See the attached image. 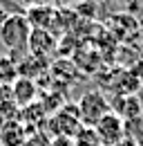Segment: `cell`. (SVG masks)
<instances>
[{
    "label": "cell",
    "mask_w": 143,
    "mask_h": 146,
    "mask_svg": "<svg viewBox=\"0 0 143 146\" xmlns=\"http://www.w3.org/2000/svg\"><path fill=\"white\" fill-rule=\"evenodd\" d=\"M7 101H14L11 99V86H0V104H7Z\"/></svg>",
    "instance_id": "9a60e30c"
},
{
    "label": "cell",
    "mask_w": 143,
    "mask_h": 146,
    "mask_svg": "<svg viewBox=\"0 0 143 146\" xmlns=\"http://www.w3.org/2000/svg\"><path fill=\"white\" fill-rule=\"evenodd\" d=\"M25 139H27V128L20 121L0 128V146H25Z\"/></svg>",
    "instance_id": "30bf717a"
},
{
    "label": "cell",
    "mask_w": 143,
    "mask_h": 146,
    "mask_svg": "<svg viewBox=\"0 0 143 146\" xmlns=\"http://www.w3.org/2000/svg\"><path fill=\"white\" fill-rule=\"evenodd\" d=\"M72 142H74V146H101V142H98V137H96L92 126H83Z\"/></svg>",
    "instance_id": "5bb4252c"
},
{
    "label": "cell",
    "mask_w": 143,
    "mask_h": 146,
    "mask_svg": "<svg viewBox=\"0 0 143 146\" xmlns=\"http://www.w3.org/2000/svg\"><path fill=\"white\" fill-rule=\"evenodd\" d=\"M18 79V61L11 56H0V86H11Z\"/></svg>",
    "instance_id": "8fae6325"
},
{
    "label": "cell",
    "mask_w": 143,
    "mask_h": 146,
    "mask_svg": "<svg viewBox=\"0 0 143 146\" xmlns=\"http://www.w3.org/2000/svg\"><path fill=\"white\" fill-rule=\"evenodd\" d=\"M76 110L83 126H94L105 112H110V101L101 90H89L76 101Z\"/></svg>",
    "instance_id": "3957f363"
},
{
    "label": "cell",
    "mask_w": 143,
    "mask_h": 146,
    "mask_svg": "<svg viewBox=\"0 0 143 146\" xmlns=\"http://www.w3.org/2000/svg\"><path fill=\"white\" fill-rule=\"evenodd\" d=\"M49 146H74V142H72L70 137H52Z\"/></svg>",
    "instance_id": "2e32d148"
},
{
    "label": "cell",
    "mask_w": 143,
    "mask_h": 146,
    "mask_svg": "<svg viewBox=\"0 0 143 146\" xmlns=\"http://www.w3.org/2000/svg\"><path fill=\"white\" fill-rule=\"evenodd\" d=\"M11 14H16V11H7V9H5V5H0V27L5 25V20L9 18Z\"/></svg>",
    "instance_id": "e0dca14e"
},
{
    "label": "cell",
    "mask_w": 143,
    "mask_h": 146,
    "mask_svg": "<svg viewBox=\"0 0 143 146\" xmlns=\"http://www.w3.org/2000/svg\"><path fill=\"white\" fill-rule=\"evenodd\" d=\"M29 34H31V25H29V20L25 18L22 11L11 14L9 18L5 20V25L0 27V40H2V45L9 52H14V54L27 50Z\"/></svg>",
    "instance_id": "6da1fadb"
},
{
    "label": "cell",
    "mask_w": 143,
    "mask_h": 146,
    "mask_svg": "<svg viewBox=\"0 0 143 146\" xmlns=\"http://www.w3.org/2000/svg\"><path fill=\"white\" fill-rule=\"evenodd\" d=\"M49 72V63L45 58H38V56L27 54L20 63H18V76H25V79H31V81H40V74Z\"/></svg>",
    "instance_id": "9c48e42d"
},
{
    "label": "cell",
    "mask_w": 143,
    "mask_h": 146,
    "mask_svg": "<svg viewBox=\"0 0 143 146\" xmlns=\"http://www.w3.org/2000/svg\"><path fill=\"white\" fill-rule=\"evenodd\" d=\"M114 146H139V144H136L134 139H130V137H123L121 142H116V144H114Z\"/></svg>",
    "instance_id": "d6986e66"
},
{
    "label": "cell",
    "mask_w": 143,
    "mask_h": 146,
    "mask_svg": "<svg viewBox=\"0 0 143 146\" xmlns=\"http://www.w3.org/2000/svg\"><path fill=\"white\" fill-rule=\"evenodd\" d=\"M56 7L52 5H38V7H27L25 18L29 20L31 29H56Z\"/></svg>",
    "instance_id": "8992f818"
},
{
    "label": "cell",
    "mask_w": 143,
    "mask_h": 146,
    "mask_svg": "<svg viewBox=\"0 0 143 146\" xmlns=\"http://www.w3.org/2000/svg\"><path fill=\"white\" fill-rule=\"evenodd\" d=\"M56 50H58V36L54 32H49V29H31L29 40H27V52L31 56H38V58L47 61V56H52Z\"/></svg>",
    "instance_id": "5b68a950"
},
{
    "label": "cell",
    "mask_w": 143,
    "mask_h": 146,
    "mask_svg": "<svg viewBox=\"0 0 143 146\" xmlns=\"http://www.w3.org/2000/svg\"><path fill=\"white\" fill-rule=\"evenodd\" d=\"M27 7H38V5H52L54 0H25Z\"/></svg>",
    "instance_id": "ac0fdd59"
},
{
    "label": "cell",
    "mask_w": 143,
    "mask_h": 146,
    "mask_svg": "<svg viewBox=\"0 0 143 146\" xmlns=\"http://www.w3.org/2000/svg\"><path fill=\"white\" fill-rule=\"evenodd\" d=\"M11 99L18 108H25L29 104H34L38 99V83L31 79H25V76H18L16 81L11 83Z\"/></svg>",
    "instance_id": "52a82bcc"
},
{
    "label": "cell",
    "mask_w": 143,
    "mask_h": 146,
    "mask_svg": "<svg viewBox=\"0 0 143 146\" xmlns=\"http://www.w3.org/2000/svg\"><path fill=\"white\" fill-rule=\"evenodd\" d=\"M125 137L134 139L139 146L143 144V115L130 119V121H125Z\"/></svg>",
    "instance_id": "4fadbf2b"
},
{
    "label": "cell",
    "mask_w": 143,
    "mask_h": 146,
    "mask_svg": "<svg viewBox=\"0 0 143 146\" xmlns=\"http://www.w3.org/2000/svg\"><path fill=\"white\" fill-rule=\"evenodd\" d=\"M14 121H20V108H18L14 101L0 104V128L9 126Z\"/></svg>",
    "instance_id": "7c38bea8"
},
{
    "label": "cell",
    "mask_w": 143,
    "mask_h": 146,
    "mask_svg": "<svg viewBox=\"0 0 143 146\" xmlns=\"http://www.w3.org/2000/svg\"><path fill=\"white\" fill-rule=\"evenodd\" d=\"M110 110L116 112L123 121H130V119L143 115V104L139 101V97H134V94H125V97H116V99L110 104Z\"/></svg>",
    "instance_id": "ba28073f"
},
{
    "label": "cell",
    "mask_w": 143,
    "mask_h": 146,
    "mask_svg": "<svg viewBox=\"0 0 143 146\" xmlns=\"http://www.w3.org/2000/svg\"><path fill=\"white\" fill-rule=\"evenodd\" d=\"M92 128H94V133H96L101 146H114L116 142H121L125 137V121L116 112H112V110L105 112Z\"/></svg>",
    "instance_id": "277c9868"
},
{
    "label": "cell",
    "mask_w": 143,
    "mask_h": 146,
    "mask_svg": "<svg viewBox=\"0 0 143 146\" xmlns=\"http://www.w3.org/2000/svg\"><path fill=\"white\" fill-rule=\"evenodd\" d=\"M81 128H83V121L78 117L76 104H65L60 110H56L54 115L47 117V133H52L54 137H70V139H74Z\"/></svg>",
    "instance_id": "7a4b0ae2"
},
{
    "label": "cell",
    "mask_w": 143,
    "mask_h": 146,
    "mask_svg": "<svg viewBox=\"0 0 143 146\" xmlns=\"http://www.w3.org/2000/svg\"><path fill=\"white\" fill-rule=\"evenodd\" d=\"M141 146H143V144H141Z\"/></svg>",
    "instance_id": "ffe728a7"
}]
</instances>
